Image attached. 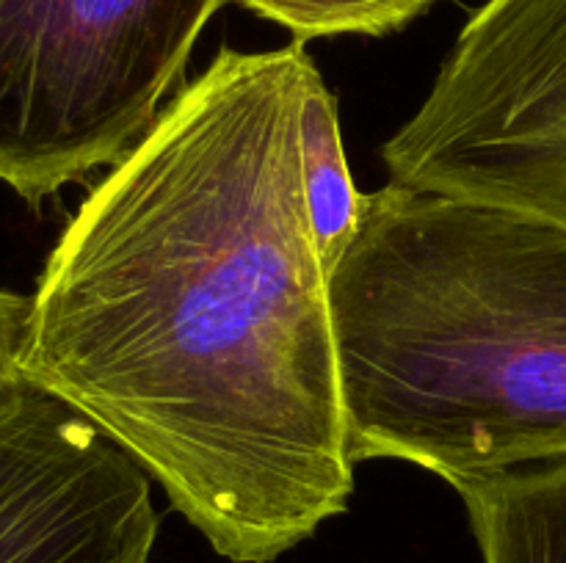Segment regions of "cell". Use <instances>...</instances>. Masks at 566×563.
<instances>
[{
    "mask_svg": "<svg viewBox=\"0 0 566 563\" xmlns=\"http://www.w3.org/2000/svg\"><path fill=\"white\" fill-rule=\"evenodd\" d=\"M302 166L304 193H307L318 248L329 270H335L346 248L357 237L368 193H359L354 185L346 149H343L335 94L326 88L321 72L310 81L307 94H304Z\"/></svg>",
    "mask_w": 566,
    "mask_h": 563,
    "instance_id": "obj_7",
    "label": "cell"
},
{
    "mask_svg": "<svg viewBox=\"0 0 566 563\" xmlns=\"http://www.w3.org/2000/svg\"><path fill=\"white\" fill-rule=\"evenodd\" d=\"M354 461L566 458V224L387 182L332 270Z\"/></svg>",
    "mask_w": 566,
    "mask_h": 563,
    "instance_id": "obj_2",
    "label": "cell"
},
{
    "mask_svg": "<svg viewBox=\"0 0 566 563\" xmlns=\"http://www.w3.org/2000/svg\"><path fill=\"white\" fill-rule=\"evenodd\" d=\"M33 298L0 290V408L31 390L22 373V348L28 340Z\"/></svg>",
    "mask_w": 566,
    "mask_h": 563,
    "instance_id": "obj_9",
    "label": "cell"
},
{
    "mask_svg": "<svg viewBox=\"0 0 566 563\" xmlns=\"http://www.w3.org/2000/svg\"><path fill=\"white\" fill-rule=\"evenodd\" d=\"M484 563H566V458L453 480Z\"/></svg>",
    "mask_w": 566,
    "mask_h": 563,
    "instance_id": "obj_6",
    "label": "cell"
},
{
    "mask_svg": "<svg viewBox=\"0 0 566 563\" xmlns=\"http://www.w3.org/2000/svg\"><path fill=\"white\" fill-rule=\"evenodd\" d=\"M304 42L219 50L88 191L33 293L22 373L92 419L232 563L348 508L352 439L302 166Z\"/></svg>",
    "mask_w": 566,
    "mask_h": 563,
    "instance_id": "obj_1",
    "label": "cell"
},
{
    "mask_svg": "<svg viewBox=\"0 0 566 563\" xmlns=\"http://www.w3.org/2000/svg\"><path fill=\"white\" fill-rule=\"evenodd\" d=\"M263 20L287 28L293 39L385 36L423 14L434 0H232Z\"/></svg>",
    "mask_w": 566,
    "mask_h": 563,
    "instance_id": "obj_8",
    "label": "cell"
},
{
    "mask_svg": "<svg viewBox=\"0 0 566 563\" xmlns=\"http://www.w3.org/2000/svg\"><path fill=\"white\" fill-rule=\"evenodd\" d=\"M381 160L392 185L566 224V0H486Z\"/></svg>",
    "mask_w": 566,
    "mask_h": 563,
    "instance_id": "obj_4",
    "label": "cell"
},
{
    "mask_svg": "<svg viewBox=\"0 0 566 563\" xmlns=\"http://www.w3.org/2000/svg\"><path fill=\"white\" fill-rule=\"evenodd\" d=\"M232 0H0V182L42 204L144 136Z\"/></svg>",
    "mask_w": 566,
    "mask_h": 563,
    "instance_id": "obj_3",
    "label": "cell"
},
{
    "mask_svg": "<svg viewBox=\"0 0 566 563\" xmlns=\"http://www.w3.org/2000/svg\"><path fill=\"white\" fill-rule=\"evenodd\" d=\"M142 464L50 392L0 408V563H149Z\"/></svg>",
    "mask_w": 566,
    "mask_h": 563,
    "instance_id": "obj_5",
    "label": "cell"
}]
</instances>
